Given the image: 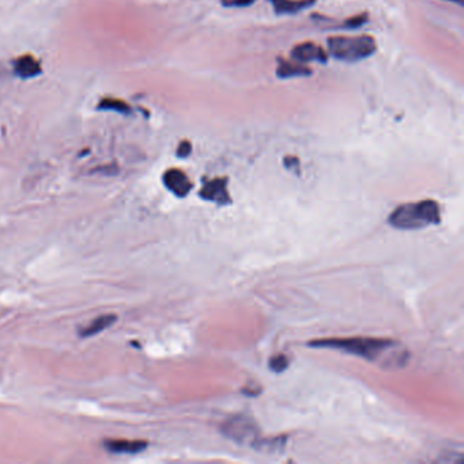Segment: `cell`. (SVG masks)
<instances>
[{
  "mask_svg": "<svg viewBox=\"0 0 464 464\" xmlns=\"http://www.w3.org/2000/svg\"><path fill=\"white\" fill-rule=\"evenodd\" d=\"M396 344L398 343L395 342L380 338H328L310 342V347L335 349L347 354L361 357L371 362H377L389 356V350H392Z\"/></svg>",
  "mask_w": 464,
  "mask_h": 464,
  "instance_id": "1",
  "label": "cell"
},
{
  "mask_svg": "<svg viewBox=\"0 0 464 464\" xmlns=\"http://www.w3.org/2000/svg\"><path fill=\"white\" fill-rule=\"evenodd\" d=\"M440 221V206L434 201L402 204L388 218L389 225L399 231H418L437 225Z\"/></svg>",
  "mask_w": 464,
  "mask_h": 464,
  "instance_id": "2",
  "label": "cell"
},
{
  "mask_svg": "<svg viewBox=\"0 0 464 464\" xmlns=\"http://www.w3.org/2000/svg\"><path fill=\"white\" fill-rule=\"evenodd\" d=\"M328 51L334 59L344 63H357L371 58L377 51L376 40L368 36H332L327 40Z\"/></svg>",
  "mask_w": 464,
  "mask_h": 464,
  "instance_id": "3",
  "label": "cell"
},
{
  "mask_svg": "<svg viewBox=\"0 0 464 464\" xmlns=\"http://www.w3.org/2000/svg\"><path fill=\"white\" fill-rule=\"evenodd\" d=\"M222 433L238 444L258 443V428L247 417L231 418L222 425Z\"/></svg>",
  "mask_w": 464,
  "mask_h": 464,
  "instance_id": "4",
  "label": "cell"
},
{
  "mask_svg": "<svg viewBox=\"0 0 464 464\" xmlns=\"http://www.w3.org/2000/svg\"><path fill=\"white\" fill-rule=\"evenodd\" d=\"M199 195H201V199L214 201L219 206H226V204L232 203L229 191H228V179L226 177L204 180Z\"/></svg>",
  "mask_w": 464,
  "mask_h": 464,
  "instance_id": "5",
  "label": "cell"
},
{
  "mask_svg": "<svg viewBox=\"0 0 464 464\" xmlns=\"http://www.w3.org/2000/svg\"><path fill=\"white\" fill-rule=\"evenodd\" d=\"M292 58L298 63H327L325 49L315 43H301L292 49Z\"/></svg>",
  "mask_w": 464,
  "mask_h": 464,
  "instance_id": "6",
  "label": "cell"
},
{
  "mask_svg": "<svg viewBox=\"0 0 464 464\" xmlns=\"http://www.w3.org/2000/svg\"><path fill=\"white\" fill-rule=\"evenodd\" d=\"M164 184L171 191L172 194H174L179 198L186 196L194 186L186 173L180 169H169V171L165 172Z\"/></svg>",
  "mask_w": 464,
  "mask_h": 464,
  "instance_id": "7",
  "label": "cell"
},
{
  "mask_svg": "<svg viewBox=\"0 0 464 464\" xmlns=\"http://www.w3.org/2000/svg\"><path fill=\"white\" fill-rule=\"evenodd\" d=\"M278 16H294L310 9L315 0H268Z\"/></svg>",
  "mask_w": 464,
  "mask_h": 464,
  "instance_id": "8",
  "label": "cell"
},
{
  "mask_svg": "<svg viewBox=\"0 0 464 464\" xmlns=\"http://www.w3.org/2000/svg\"><path fill=\"white\" fill-rule=\"evenodd\" d=\"M104 447L112 453L137 455L147 448V443L142 440H105Z\"/></svg>",
  "mask_w": 464,
  "mask_h": 464,
  "instance_id": "9",
  "label": "cell"
},
{
  "mask_svg": "<svg viewBox=\"0 0 464 464\" xmlns=\"http://www.w3.org/2000/svg\"><path fill=\"white\" fill-rule=\"evenodd\" d=\"M117 320V316L113 313H105L101 315L98 317H95L90 323L82 328H79L78 334L80 338H92L98 334H101L102 331H105L110 325H115Z\"/></svg>",
  "mask_w": 464,
  "mask_h": 464,
  "instance_id": "10",
  "label": "cell"
},
{
  "mask_svg": "<svg viewBox=\"0 0 464 464\" xmlns=\"http://www.w3.org/2000/svg\"><path fill=\"white\" fill-rule=\"evenodd\" d=\"M278 67H277V77L279 79H289L295 77H308L312 74L310 67L301 64V63H293L286 60L283 58H278Z\"/></svg>",
  "mask_w": 464,
  "mask_h": 464,
  "instance_id": "11",
  "label": "cell"
},
{
  "mask_svg": "<svg viewBox=\"0 0 464 464\" xmlns=\"http://www.w3.org/2000/svg\"><path fill=\"white\" fill-rule=\"evenodd\" d=\"M14 70H16V75L23 78V79L37 77L38 74H41L40 63L37 62L31 55L16 59L14 63Z\"/></svg>",
  "mask_w": 464,
  "mask_h": 464,
  "instance_id": "12",
  "label": "cell"
},
{
  "mask_svg": "<svg viewBox=\"0 0 464 464\" xmlns=\"http://www.w3.org/2000/svg\"><path fill=\"white\" fill-rule=\"evenodd\" d=\"M368 19H369L368 13H362V14H358V16L346 19L344 22H342V25L337 26V28L338 29H346V31H356V29H359L361 26H364L368 22Z\"/></svg>",
  "mask_w": 464,
  "mask_h": 464,
  "instance_id": "13",
  "label": "cell"
},
{
  "mask_svg": "<svg viewBox=\"0 0 464 464\" xmlns=\"http://www.w3.org/2000/svg\"><path fill=\"white\" fill-rule=\"evenodd\" d=\"M98 108L102 109V110H115V112H120V113H128L130 112V107L120 101V100H109V98H105L100 105Z\"/></svg>",
  "mask_w": 464,
  "mask_h": 464,
  "instance_id": "14",
  "label": "cell"
},
{
  "mask_svg": "<svg viewBox=\"0 0 464 464\" xmlns=\"http://www.w3.org/2000/svg\"><path fill=\"white\" fill-rule=\"evenodd\" d=\"M270 365V369L274 371V373H282V371H286L288 367H289V359L288 357L282 356H275L273 357L268 362Z\"/></svg>",
  "mask_w": 464,
  "mask_h": 464,
  "instance_id": "15",
  "label": "cell"
},
{
  "mask_svg": "<svg viewBox=\"0 0 464 464\" xmlns=\"http://www.w3.org/2000/svg\"><path fill=\"white\" fill-rule=\"evenodd\" d=\"M255 1L256 0H221V4L228 9H243L252 6Z\"/></svg>",
  "mask_w": 464,
  "mask_h": 464,
  "instance_id": "16",
  "label": "cell"
},
{
  "mask_svg": "<svg viewBox=\"0 0 464 464\" xmlns=\"http://www.w3.org/2000/svg\"><path fill=\"white\" fill-rule=\"evenodd\" d=\"M283 165L288 171L297 172L300 171V159L297 157H286L283 159Z\"/></svg>",
  "mask_w": 464,
  "mask_h": 464,
  "instance_id": "17",
  "label": "cell"
},
{
  "mask_svg": "<svg viewBox=\"0 0 464 464\" xmlns=\"http://www.w3.org/2000/svg\"><path fill=\"white\" fill-rule=\"evenodd\" d=\"M191 152H192V144L188 140H184L180 143V146L177 149V157L186 158L188 155L191 154Z\"/></svg>",
  "mask_w": 464,
  "mask_h": 464,
  "instance_id": "18",
  "label": "cell"
},
{
  "mask_svg": "<svg viewBox=\"0 0 464 464\" xmlns=\"http://www.w3.org/2000/svg\"><path fill=\"white\" fill-rule=\"evenodd\" d=\"M448 1L456 3V4H459V6H464V0H448Z\"/></svg>",
  "mask_w": 464,
  "mask_h": 464,
  "instance_id": "19",
  "label": "cell"
}]
</instances>
